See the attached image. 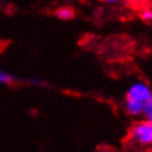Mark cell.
<instances>
[{"label": "cell", "instance_id": "cell-1", "mask_svg": "<svg viewBox=\"0 0 152 152\" xmlns=\"http://www.w3.org/2000/svg\"><path fill=\"white\" fill-rule=\"evenodd\" d=\"M129 138L135 144L150 147L152 144V121L143 120L134 124L129 133Z\"/></svg>", "mask_w": 152, "mask_h": 152}, {"label": "cell", "instance_id": "cell-2", "mask_svg": "<svg viewBox=\"0 0 152 152\" xmlns=\"http://www.w3.org/2000/svg\"><path fill=\"white\" fill-rule=\"evenodd\" d=\"M126 98H130V99L139 101V102H143L144 103V102L152 99V92L146 83L138 81V83H134V84L128 89Z\"/></svg>", "mask_w": 152, "mask_h": 152}, {"label": "cell", "instance_id": "cell-3", "mask_svg": "<svg viewBox=\"0 0 152 152\" xmlns=\"http://www.w3.org/2000/svg\"><path fill=\"white\" fill-rule=\"evenodd\" d=\"M146 103V102H144ZM143 102L139 101H134L130 99V98H125V111H126L128 115L138 117L142 113V108H143Z\"/></svg>", "mask_w": 152, "mask_h": 152}, {"label": "cell", "instance_id": "cell-4", "mask_svg": "<svg viewBox=\"0 0 152 152\" xmlns=\"http://www.w3.org/2000/svg\"><path fill=\"white\" fill-rule=\"evenodd\" d=\"M57 17L59 20H63V21H70L75 17V10L70 8V7H63V8H59L58 10L56 12Z\"/></svg>", "mask_w": 152, "mask_h": 152}, {"label": "cell", "instance_id": "cell-5", "mask_svg": "<svg viewBox=\"0 0 152 152\" xmlns=\"http://www.w3.org/2000/svg\"><path fill=\"white\" fill-rule=\"evenodd\" d=\"M140 116H143L144 120L152 121V99L147 101L146 103L143 104V108H142V113H140Z\"/></svg>", "mask_w": 152, "mask_h": 152}, {"label": "cell", "instance_id": "cell-6", "mask_svg": "<svg viewBox=\"0 0 152 152\" xmlns=\"http://www.w3.org/2000/svg\"><path fill=\"white\" fill-rule=\"evenodd\" d=\"M16 80L17 79L12 74L0 70V84H10V83H14Z\"/></svg>", "mask_w": 152, "mask_h": 152}, {"label": "cell", "instance_id": "cell-7", "mask_svg": "<svg viewBox=\"0 0 152 152\" xmlns=\"http://www.w3.org/2000/svg\"><path fill=\"white\" fill-rule=\"evenodd\" d=\"M142 18L146 22H151L152 21V12L150 9H146V10H143L142 12Z\"/></svg>", "mask_w": 152, "mask_h": 152}, {"label": "cell", "instance_id": "cell-8", "mask_svg": "<svg viewBox=\"0 0 152 152\" xmlns=\"http://www.w3.org/2000/svg\"><path fill=\"white\" fill-rule=\"evenodd\" d=\"M107 3H110V4H115V3H119L120 0H106Z\"/></svg>", "mask_w": 152, "mask_h": 152}]
</instances>
